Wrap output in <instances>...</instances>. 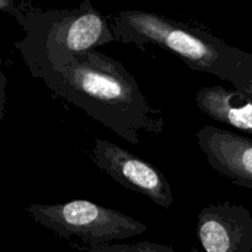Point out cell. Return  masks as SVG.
I'll list each match as a JSON object with an SVG mask.
<instances>
[{"mask_svg":"<svg viewBox=\"0 0 252 252\" xmlns=\"http://www.w3.org/2000/svg\"><path fill=\"white\" fill-rule=\"evenodd\" d=\"M91 159L101 171L125 189L148 197L165 209L174 203L171 185L166 176L154 165L125 148L96 138Z\"/></svg>","mask_w":252,"mask_h":252,"instance_id":"5b68a950","label":"cell"},{"mask_svg":"<svg viewBox=\"0 0 252 252\" xmlns=\"http://www.w3.org/2000/svg\"><path fill=\"white\" fill-rule=\"evenodd\" d=\"M194 101L212 120L252 135V96L249 94L221 85L206 86Z\"/></svg>","mask_w":252,"mask_h":252,"instance_id":"ba28073f","label":"cell"},{"mask_svg":"<svg viewBox=\"0 0 252 252\" xmlns=\"http://www.w3.org/2000/svg\"><path fill=\"white\" fill-rule=\"evenodd\" d=\"M0 7L10 12L26 33L15 47L33 78L57 68L69 57L116 41L110 20L96 10L90 0H84L74 9L63 10L17 7L12 0H1Z\"/></svg>","mask_w":252,"mask_h":252,"instance_id":"3957f363","label":"cell"},{"mask_svg":"<svg viewBox=\"0 0 252 252\" xmlns=\"http://www.w3.org/2000/svg\"><path fill=\"white\" fill-rule=\"evenodd\" d=\"M240 91H244V93L249 94V95H251V96H252V75H251L250 80H249L248 83H246V85L244 86V88L241 89Z\"/></svg>","mask_w":252,"mask_h":252,"instance_id":"30bf717a","label":"cell"},{"mask_svg":"<svg viewBox=\"0 0 252 252\" xmlns=\"http://www.w3.org/2000/svg\"><path fill=\"white\" fill-rule=\"evenodd\" d=\"M197 143L212 169L233 184L252 189V139L224 128L206 126Z\"/></svg>","mask_w":252,"mask_h":252,"instance_id":"52a82bcc","label":"cell"},{"mask_svg":"<svg viewBox=\"0 0 252 252\" xmlns=\"http://www.w3.org/2000/svg\"><path fill=\"white\" fill-rule=\"evenodd\" d=\"M34 79L130 144H139L144 133L164 132L161 111L150 103L134 76L98 49L69 57Z\"/></svg>","mask_w":252,"mask_h":252,"instance_id":"6da1fadb","label":"cell"},{"mask_svg":"<svg viewBox=\"0 0 252 252\" xmlns=\"http://www.w3.org/2000/svg\"><path fill=\"white\" fill-rule=\"evenodd\" d=\"M88 252H176L171 246L140 241L135 244H107L88 250Z\"/></svg>","mask_w":252,"mask_h":252,"instance_id":"9c48e42d","label":"cell"},{"mask_svg":"<svg viewBox=\"0 0 252 252\" xmlns=\"http://www.w3.org/2000/svg\"><path fill=\"white\" fill-rule=\"evenodd\" d=\"M197 236L206 252H251L250 211L231 202L204 207L197 217Z\"/></svg>","mask_w":252,"mask_h":252,"instance_id":"8992f818","label":"cell"},{"mask_svg":"<svg viewBox=\"0 0 252 252\" xmlns=\"http://www.w3.org/2000/svg\"><path fill=\"white\" fill-rule=\"evenodd\" d=\"M116 41L154 44L179 57L191 70L202 71L241 90L252 75V54L230 46L204 30L143 10L111 15Z\"/></svg>","mask_w":252,"mask_h":252,"instance_id":"7a4b0ae2","label":"cell"},{"mask_svg":"<svg viewBox=\"0 0 252 252\" xmlns=\"http://www.w3.org/2000/svg\"><path fill=\"white\" fill-rule=\"evenodd\" d=\"M26 211L34 221L84 251L148 230L144 223L130 216L86 199L58 204L32 203Z\"/></svg>","mask_w":252,"mask_h":252,"instance_id":"277c9868","label":"cell"},{"mask_svg":"<svg viewBox=\"0 0 252 252\" xmlns=\"http://www.w3.org/2000/svg\"><path fill=\"white\" fill-rule=\"evenodd\" d=\"M191 252H198V250H197V248H193V249H192V250H191Z\"/></svg>","mask_w":252,"mask_h":252,"instance_id":"8fae6325","label":"cell"}]
</instances>
